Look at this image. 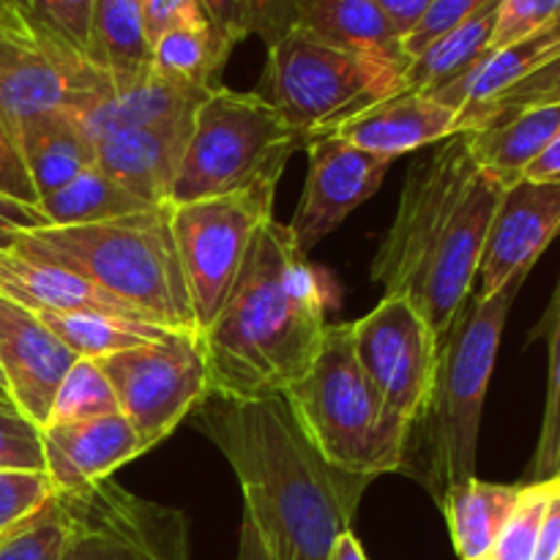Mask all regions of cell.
I'll list each match as a JSON object with an SVG mask.
<instances>
[{
    "label": "cell",
    "instance_id": "6da1fadb",
    "mask_svg": "<svg viewBox=\"0 0 560 560\" xmlns=\"http://www.w3.org/2000/svg\"><path fill=\"white\" fill-rule=\"evenodd\" d=\"M195 424L224 454L244 490V514L273 560H328L350 534L375 479L328 463L284 397L230 399L208 394Z\"/></svg>",
    "mask_w": 560,
    "mask_h": 560
},
{
    "label": "cell",
    "instance_id": "7a4b0ae2",
    "mask_svg": "<svg viewBox=\"0 0 560 560\" xmlns=\"http://www.w3.org/2000/svg\"><path fill=\"white\" fill-rule=\"evenodd\" d=\"M503 189L474 159L468 135L443 140L405 178L397 217L372 260V282L383 295L410 301L438 337L474 295Z\"/></svg>",
    "mask_w": 560,
    "mask_h": 560
},
{
    "label": "cell",
    "instance_id": "3957f363",
    "mask_svg": "<svg viewBox=\"0 0 560 560\" xmlns=\"http://www.w3.org/2000/svg\"><path fill=\"white\" fill-rule=\"evenodd\" d=\"M328 331L320 277L288 224L262 222L222 312L200 337L211 394L279 397L312 366Z\"/></svg>",
    "mask_w": 560,
    "mask_h": 560
},
{
    "label": "cell",
    "instance_id": "277c9868",
    "mask_svg": "<svg viewBox=\"0 0 560 560\" xmlns=\"http://www.w3.org/2000/svg\"><path fill=\"white\" fill-rule=\"evenodd\" d=\"M11 249L80 273L135 306L153 326L197 334L170 228V202L96 224L31 230Z\"/></svg>",
    "mask_w": 560,
    "mask_h": 560
},
{
    "label": "cell",
    "instance_id": "5b68a950",
    "mask_svg": "<svg viewBox=\"0 0 560 560\" xmlns=\"http://www.w3.org/2000/svg\"><path fill=\"white\" fill-rule=\"evenodd\" d=\"M528 273H517L492 295H470L441 337L435 388L427 424V490L438 503L476 479L481 410L495 370L503 328ZM419 421V424H421Z\"/></svg>",
    "mask_w": 560,
    "mask_h": 560
},
{
    "label": "cell",
    "instance_id": "8992f818",
    "mask_svg": "<svg viewBox=\"0 0 560 560\" xmlns=\"http://www.w3.org/2000/svg\"><path fill=\"white\" fill-rule=\"evenodd\" d=\"M282 397L312 446L337 468L377 479L408 463L410 427L386 408L359 364L350 323L328 326L320 353Z\"/></svg>",
    "mask_w": 560,
    "mask_h": 560
},
{
    "label": "cell",
    "instance_id": "52a82bcc",
    "mask_svg": "<svg viewBox=\"0 0 560 560\" xmlns=\"http://www.w3.org/2000/svg\"><path fill=\"white\" fill-rule=\"evenodd\" d=\"M295 137L260 93L213 88L197 107L191 135L175 175L170 206L211 197L277 189Z\"/></svg>",
    "mask_w": 560,
    "mask_h": 560
},
{
    "label": "cell",
    "instance_id": "ba28073f",
    "mask_svg": "<svg viewBox=\"0 0 560 560\" xmlns=\"http://www.w3.org/2000/svg\"><path fill=\"white\" fill-rule=\"evenodd\" d=\"M262 85L260 96L306 145L315 137L337 135L372 104L402 93L405 69L350 55L295 25L268 44Z\"/></svg>",
    "mask_w": 560,
    "mask_h": 560
},
{
    "label": "cell",
    "instance_id": "9c48e42d",
    "mask_svg": "<svg viewBox=\"0 0 560 560\" xmlns=\"http://www.w3.org/2000/svg\"><path fill=\"white\" fill-rule=\"evenodd\" d=\"M273 195L277 189H255L170 206V228L197 337L213 326L244 268L257 230L273 217Z\"/></svg>",
    "mask_w": 560,
    "mask_h": 560
},
{
    "label": "cell",
    "instance_id": "30bf717a",
    "mask_svg": "<svg viewBox=\"0 0 560 560\" xmlns=\"http://www.w3.org/2000/svg\"><path fill=\"white\" fill-rule=\"evenodd\" d=\"M96 364L145 452L173 435L211 394L206 350L197 334L173 331L159 342L107 355Z\"/></svg>",
    "mask_w": 560,
    "mask_h": 560
},
{
    "label": "cell",
    "instance_id": "8fae6325",
    "mask_svg": "<svg viewBox=\"0 0 560 560\" xmlns=\"http://www.w3.org/2000/svg\"><path fill=\"white\" fill-rule=\"evenodd\" d=\"M58 495L69 512L60 560H191L189 525L178 509L135 495L113 479Z\"/></svg>",
    "mask_w": 560,
    "mask_h": 560
},
{
    "label": "cell",
    "instance_id": "7c38bea8",
    "mask_svg": "<svg viewBox=\"0 0 560 560\" xmlns=\"http://www.w3.org/2000/svg\"><path fill=\"white\" fill-rule=\"evenodd\" d=\"M109 85L91 60L44 36L20 9L0 20V120L14 137L36 115L85 107Z\"/></svg>",
    "mask_w": 560,
    "mask_h": 560
},
{
    "label": "cell",
    "instance_id": "4fadbf2b",
    "mask_svg": "<svg viewBox=\"0 0 560 560\" xmlns=\"http://www.w3.org/2000/svg\"><path fill=\"white\" fill-rule=\"evenodd\" d=\"M350 326L359 364L386 408L413 430L430 408L441 337L410 301L394 295H383L370 315Z\"/></svg>",
    "mask_w": 560,
    "mask_h": 560
},
{
    "label": "cell",
    "instance_id": "5bb4252c",
    "mask_svg": "<svg viewBox=\"0 0 560 560\" xmlns=\"http://www.w3.org/2000/svg\"><path fill=\"white\" fill-rule=\"evenodd\" d=\"M310 173L304 197L288 224L295 246L310 252L334 233L350 213L364 206L386 178L392 162L355 148L339 135H323L306 142Z\"/></svg>",
    "mask_w": 560,
    "mask_h": 560
},
{
    "label": "cell",
    "instance_id": "9a60e30c",
    "mask_svg": "<svg viewBox=\"0 0 560 560\" xmlns=\"http://www.w3.org/2000/svg\"><path fill=\"white\" fill-rule=\"evenodd\" d=\"M560 233V184L520 178L503 189L487 230L476 295H492L517 273H530Z\"/></svg>",
    "mask_w": 560,
    "mask_h": 560
},
{
    "label": "cell",
    "instance_id": "2e32d148",
    "mask_svg": "<svg viewBox=\"0 0 560 560\" xmlns=\"http://www.w3.org/2000/svg\"><path fill=\"white\" fill-rule=\"evenodd\" d=\"M80 355L49 331L36 312L0 295V370L5 394L42 430L66 372Z\"/></svg>",
    "mask_w": 560,
    "mask_h": 560
},
{
    "label": "cell",
    "instance_id": "e0dca14e",
    "mask_svg": "<svg viewBox=\"0 0 560 560\" xmlns=\"http://www.w3.org/2000/svg\"><path fill=\"white\" fill-rule=\"evenodd\" d=\"M44 470L55 492H74L109 479L120 465L145 454L124 413L98 416L42 430Z\"/></svg>",
    "mask_w": 560,
    "mask_h": 560
},
{
    "label": "cell",
    "instance_id": "ac0fdd59",
    "mask_svg": "<svg viewBox=\"0 0 560 560\" xmlns=\"http://www.w3.org/2000/svg\"><path fill=\"white\" fill-rule=\"evenodd\" d=\"M195 115L118 129L96 140V167L145 206H167Z\"/></svg>",
    "mask_w": 560,
    "mask_h": 560
},
{
    "label": "cell",
    "instance_id": "d6986e66",
    "mask_svg": "<svg viewBox=\"0 0 560 560\" xmlns=\"http://www.w3.org/2000/svg\"><path fill=\"white\" fill-rule=\"evenodd\" d=\"M355 148L394 162L419 148L459 135V113L430 93L402 91L372 104L337 131Z\"/></svg>",
    "mask_w": 560,
    "mask_h": 560
},
{
    "label": "cell",
    "instance_id": "ffe728a7",
    "mask_svg": "<svg viewBox=\"0 0 560 560\" xmlns=\"http://www.w3.org/2000/svg\"><path fill=\"white\" fill-rule=\"evenodd\" d=\"M0 295L31 312H93L120 320L151 323L135 306L96 288L80 273L66 271L52 262L31 260L16 255L14 249L0 252Z\"/></svg>",
    "mask_w": 560,
    "mask_h": 560
},
{
    "label": "cell",
    "instance_id": "44dd1931",
    "mask_svg": "<svg viewBox=\"0 0 560 560\" xmlns=\"http://www.w3.org/2000/svg\"><path fill=\"white\" fill-rule=\"evenodd\" d=\"M211 91L167 80V77L148 71L140 80L124 82V85H109L93 102H88L80 109H71V113L80 118L82 129L88 131V137L96 145V140H102L109 131L195 115L202 98Z\"/></svg>",
    "mask_w": 560,
    "mask_h": 560
},
{
    "label": "cell",
    "instance_id": "7402d4cb",
    "mask_svg": "<svg viewBox=\"0 0 560 560\" xmlns=\"http://www.w3.org/2000/svg\"><path fill=\"white\" fill-rule=\"evenodd\" d=\"M295 25L359 58L408 69L410 58L375 0H293Z\"/></svg>",
    "mask_w": 560,
    "mask_h": 560
},
{
    "label": "cell",
    "instance_id": "603a6c76",
    "mask_svg": "<svg viewBox=\"0 0 560 560\" xmlns=\"http://www.w3.org/2000/svg\"><path fill=\"white\" fill-rule=\"evenodd\" d=\"M16 145L38 200L96 164V145L71 109L36 115L16 131Z\"/></svg>",
    "mask_w": 560,
    "mask_h": 560
},
{
    "label": "cell",
    "instance_id": "cb8c5ba5",
    "mask_svg": "<svg viewBox=\"0 0 560 560\" xmlns=\"http://www.w3.org/2000/svg\"><path fill=\"white\" fill-rule=\"evenodd\" d=\"M558 135L560 104H541L474 131L468 135V145L476 162L509 186L523 178L525 170Z\"/></svg>",
    "mask_w": 560,
    "mask_h": 560
},
{
    "label": "cell",
    "instance_id": "d4e9b609",
    "mask_svg": "<svg viewBox=\"0 0 560 560\" xmlns=\"http://www.w3.org/2000/svg\"><path fill=\"white\" fill-rule=\"evenodd\" d=\"M88 60L113 85L140 80L151 71L142 0H93Z\"/></svg>",
    "mask_w": 560,
    "mask_h": 560
},
{
    "label": "cell",
    "instance_id": "484cf974",
    "mask_svg": "<svg viewBox=\"0 0 560 560\" xmlns=\"http://www.w3.org/2000/svg\"><path fill=\"white\" fill-rule=\"evenodd\" d=\"M520 490L523 485H490L470 479L443 498L441 509L446 512L448 534L459 560L490 556L498 534L517 506Z\"/></svg>",
    "mask_w": 560,
    "mask_h": 560
},
{
    "label": "cell",
    "instance_id": "4316f807",
    "mask_svg": "<svg viewBox=\"0 0 560 560\" xmlns=\"http://www.w3.org/2000/svg\"><path fill=\"white\" fill-rule=\"evenodd\" d=\"M495 11L498 3L476 14L465 25L454 27L446 36L435 38L424 52L410 58L408 69H405V91L416 93H438L463 77L476 60L485 58L490 52L492 27H495Z\"/></svg>",
    "mask_w": 560,
    "mask_h": 560
},
{
    "label": "cell",
    "instance_id": "83f0119b",
    "mask_svg": "<svg viewBox=\"0 0 560 560\" xmlns=\"http://www.w3.org/2000/svg\"><path fill=\"white\" fill-rule=\"evenodd\" d=\"M230 52L233 44L211 22L173 27L151 44V71L167 80L211 91L219 88V77Z\"/></svg>",
    "mask_w": 560,
    "mask_h": 560
},
{
    "label": "cell",
    "instance_id": "f1b7e54d",
    "mask_svg": "<svg viewBox=\"0 0 560 560\" xmlns=\"http://www.w3.org/2000/svg\"><path fill=\"white\" fill-rule=\"evenodd\" d=\"M145 202L126 191L118 180L109 178L96 164L82 170L77 178L38 200V211L47 217L49 228H74V224H96L107 219L129 217L145 211Z\"/></svg>",
    "mask_w": 560,
    "mask_h": 560
},
{
    "label": "cell",
    "instance_id": "f546056e",
    "mask_svg": "<svg viewBox=\"0 0 560 560\" xmlns=\"http://www.w3.org/2000/svg\"><path fill=\"white\" fill-rule=\"evenodd\" d=\"M55 337L63 339L80 359H107V355L124 353V350L140 348V345L159 342L170 328L153 326L140 320H120L109 315H93V312H36Z\"/></svg>",
    "mask_w": 560,
    "mask_h": 560
},
{
    "label": "cell",
    "instance_id": "4dcf8cb0",
    "mask_svg": "<svg viewBox=\"0 0 560 560\" xmlns=\"http://www.w3.org/2000/svg\"><path fill=\"white\" fill-rule=\"evenodd\" d=\"M197 3L206 11L208 22L233 47L249 36H260L268 47L290 27H295L293 0H197Z\"/></svg>",
    "mask_w": 560,
    "mask_h": 560
},
{
    "label": "cell",
    "instance_id": "1f68e13d",
    "mask_svg": "<svg viewBox=\"0 0 560 560\" xmlns=\"http://www.w3.org/2000/svg\"><path fill=\"white\" fill-rule=\"evenodd\" d=\"M541 104H560V52L536 66L530 74L498 93L495 98L459 115V135H474V131L498 124V120L509 118L520 109L541 107Z\"/></svg>",
    "mask_w": 560,
    "mask_h": 560
},
{
    "label": "cell",
    "instance_id": "d6a6232c",
    "mask_svg": "<svg viewBox=\"0 0 560 560\" xmlns=\"http://www.w3.org/2000/svg\"><path fill=\"white\" fill-rule=\"evenodd\" d=\"M69 539V512L55 492L38 512L0 536V560H60Z\"/></svg>",
    "mask_w": 560,
    "mask_h": 560
},
{
    "label": "cell",
    "instance_id": "836d02e7",
    "mask_svg": "<svg viewBox=\"0 0 560 560\" xmlns=\"http://www.w3.org/2000/svg\"><path fill=\"white\" fill-rule=\"evenodd\" d=\"M109 413H118V399L107 375L98 370L96 361L80 359L60 383L47 424H71V421H88Z\"/></svg>",
    "mask_w": 560,
    "mask_h": 560
},
{
    "label": "cell",
    "instance_id": "e575fe53",
    "mask_svg": "<svg viewBox=\"0 0 560 560\" xmlns=\"http://www.w3.org/2000/svg\"><path fill=\"white\" fill-rule=\"evenodd\" d=\"M20 11L44 36L88 58L93 0H20Z\"/></svg>",
    "mask_w": 560,
    "mask_h": 560
},
{
    "label": "cell",
    "instance_id": "d590c367",
    "mask_svg": "<svg viewBox=\"0 0 560 560\" xmlns=\"http://www.w3.org/2000/svg\"><path fill=\"white\" fill-rule=\"evenodd\" d=\"M547 498H550V481L523 485L517 506L509 514L506 525L498 534L490 560H534L536 539H539L541 517H545Z\"/></svg>",
    "mask_w": 560,
    "mask_h": 560
},
{
    "label": "cell",
    "instance_id": "8d00e7d4",
    "mask_svg": "<svg viewBox=\"0 0 560 560\" xmlns=\"http://www.w3.org/2000/svg\"><path fill=\"white\" fill-rule=\"evenodd\" d=\"M560 16V0H498L490 52L539 36Z\"/></svg>",
    "mask_w": 560,
    "mask_h": 560
},
{
    "label": "cell",
    "instance_id": "74e56055",
    "mask_svg": "<svg viewBox=\"0 0 560 560\" xmlns=\"http://www.w3.org/2000/svg\"><path fill=\"white\" fill-rule=\"evenodd\" d=\"M560 476V328L550 334V381H547L545 421L536 443L528 485L552 481Z\"/></svg>",
    "mask_w": 560,
    "mask_h": 560
},
{
    "label": "cell",
    "instance_id": "f35d334b",
    "mask_svg": "<svg viewBox=\"0 0 560 560\" xmlns=\"http://www.w3.org/2000/svg\"><path fill=\"white\" fill-rule=\"evenodd\" d=\"M52 495L47 470L0 468V536L38 512Z\"/></svg>",
    "mask_w": 560,
    "mask_h": 560
},
{
    "label": "cell",
    "instance_id": "ab89813d",
    "mask_svg": "<svg viewBox=\"0 0 560 560\" xmlns=\"http://www.w3.org/2000/svg\"><path fill=\"white\" fill-rule=\"evenodd\" d=\"M0 468L44 470L42 430L5 397H0Z\"/></svg>",
    "mask_w": 560,
    "mask_h": 560
},
{
    "label": "cell",
    "instance_id": "60d3db41",
    "mask_svg": "<svg viewBox=\"0 0 560 560\" xmlns=\"http://www.w3.org/2000/svg\"><path fill=\"white\" fill-rule=\"evenodd\" d=\"M498 0H435L430 5V11L424 14V20L416 25V31L410 33L402 42V49L408 58H416L419 52H424L435 38L446 36L454 27L465 25L468 20H474L476 14H481L485 9L495 5Z\"/></svg>",
    "mask_w": 560,
    "mask_h": 560
},
{
    "label": "cell",
    "instance_id": "b9f144b4",
    "mask_svg": "<svg viewBox=\"0 0 560 560\" xmlns=\"http://www.w3.org/2000/svg\"><path fill=\"white\" fill-rule=\"evenodd\" d=\"M0 195L27 202V206H38L36 186H33L31 175H27L16 137L5 129L3 120H0Z\"/></svg>",
    "mask_w": 560,
    "mask_h": 560
},
{
    "label": "cell",
    "instance_id": "7bdbcfd3",
    "mask_svg": "<svg viewBox=\"0 0 560 560\" xmlns=\"http://www.w3.org/2000/svg\"><path fill=\"white\" fill-rule=\"evenodd\" d=\"M142 16H145V33L151 44L173 27L208 22L206 11L197 0H142Z\"/></svg>",
    "mask_w": 560,
    "mask_h": 560
},
{
    "label": "cell",
    "instance_id": "ee69618b",
    "mask_svg": "<svg viewBox=\"0 0 560 560\" xmlns=\"http://www.w3.org/2000/svg\"><path fill=\"white\" fill-rule=\"evenodd\" d=\"M38 228H49L47 217L38 211V206H27V202L0 195V252H9L22 233Z\"/></svg>",
    "mask_w": 560,
    "mask_h": 560
},
{
    "label": "cell",
    "instance_id": "f6af8a7d",
    "mask_svg": "<svg viewBox=\"0 0 560 560\" xmlns=\"http://www.w3.org/2000/svg\"><path fill=\"white\" fill-rule=\"evenodd\" d=\"M534 560H560V476L550 481V498L541 517Z\"/></svg>",
    "mask_w": 560,
    "mask_h": 560
},
{
    "label": "cell",
    "instance_id": "bcb514c9",
    "mask_svg": "<svg viewBox=\"0 0 560 560\" xmlns=\"http://www.w3.org/2000/svg\"><path fill=\"white\" fill-rule=\"evenodd\" d=\"M375 3L388 20L392 31L399 36V42H405L416 31V25L424 20L435 0H375Z\"/></svg>",
    "mask_w": 560,
    "mask_h": 560
},
{
    "label": "cell",
    "instance_id": "7dc6e473",
    "mask_svg": "<svg viewBox=\"0 0 560 560\" xmlns=\"http://www.w3.org/2000/svg\"><path fill=\"white\" fill-rule=\"evenodd\" d=\"M523 178L530 180H547V184H560V135L550 145L541 151V156L530 164L523 173Z\"/></svg>",
    "mask_w": 560,
    "mask_h": 560
},
{
    "label": "cell",
    "instance_id": "c3c4849f",
    "mask_svg": "<svg viewBox=\"0 0 560 560\" xmlns=\"http://www.w3.org/2000/svg\"><path fill=\"white\" fill-rule=\"evenodd\" d=\"M238 560H273L271 552L262 545L260 534L252 525V520L244 514V523H241V539H238Z\"/></svg>",
    "mask_w": 560,
    "mask_h": 560
},
{
    "label": "cell",
    "instance_id": "681fc988",
    "mask_svg": "<svg viewBox=\"0 0 560 560\" xmlns=\"http://www.w3.org/2000/svg\"><path fill=\"white\" fill-rule=\"evenodd\" d=\"M560 328V279H558V288L556 293H552V301L550 306H547V312L541 315V320L536 323V328L530 331V339H550L552 331H558Z\"/></svg>",
    "mask_w": 560,
    "mask_h": 560
},
{
    "label": "cell",
    "instance_id": "f907efd6",
    "mask_svg": "<svg viewBox=\"0 0 560 560\" xmlns=\"http://www.w3.org/2000/svg\"><path fill=\"white\" fill-rule=\"evenodd\" d=\"M328 560H370V558H366L364 547H361V541L355 539L353 530H350V534H345L342 539L334 545V550H331V556H328Z\"/></svg>",
    "mask_w": 560,
    "mask_h": 560
},
{
    "label": "cell",
    "instance_id": "816d5d0a",
    "mask_svg": "<svg viewBox=\"0 0 560 560\" xmlns=\"http://www.w3.org/2000/svg\"><path fill=\"white\" fill-rule=\"evenodd\" d=\"M20 9V0H0V20Z\"/></svg>",
    "mask_w": 560,
    "mask_h": 560
},
{
    "label": "cell",
    "instance_id": "f5cc1de1",
    "mask_svg": "<svg viewBox=\"0 0 560 560\" xmlns=\"http://www.w3.org/2000/svg\"><path fill=\"white\" fill-rule=\"evenodd\" d=\"M547 33H550V36H552V38H556V42H560V16H558V20H556V22H552V25H550V27H547Z\"/></svg>",
    "mask_w": 560,
    "mask_h": 560
},
{
    "label": "cell",
    "instance_id": "db71d44e",
    "mask_svg": "<svg viewBox=\"0 0 560 560\" xmlns=\"http://www.w3.org/2000/svg\"><path fill=\"white\" fill-rule=\"evenodd\" d=\"M0 388H3V392H5V383H3V370H0Z\"/></svg>",
    "mask_w": 560,
    "mask_h": 560
},
{
    "label": "cell",
    "instance_id": "11a10c76",
    "mask_svg": "<svg viewBox=\"0 0 560 560\" xmlns=\"http://www.w3.org/2000/svg\"><path fill=\"white\" fill-rule=\"evenodd\" d=\"M0 397H5V399H9V394H5V392H3V388H0Z\"/></svg>",
    "mask_w": 560,
    "mask_h": 560
},
{
    "label": "cell",
    "instance_id": "9f6ffc18",
    "mask_svg": "<svg viewBox=\"0 0 560 560\" xmlns=\"http://www.w3.org/2000/svg\"><path fill=\"white\" fill-rule=\"evenodd\" d=\"M476 560H490V558H476Z\"/></svg>",
    "mask_w": 560,
    "mask_h": 560
}]
</instances>
